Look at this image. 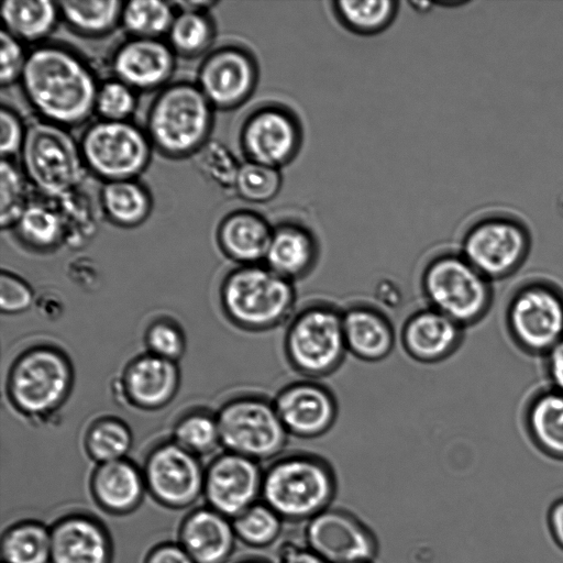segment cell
<instances>
[{"mask_svg": "<svg viewBox=\"0 0 563 563\" xmlns=\"http://www.w3.org/2000/svg\"><path fill=\"white\" fill-rule=\"evenodd\" d=\"M110 540L97 520L69 515L51 529V563H110Z\"/></svg>", "mask_w": 563, "mask_h": 563, "instance_id": "ffe728a7", "label": "cell"}, {"mask_svg": "<svg viewBox=\"0 0 563 563\" xmlns=\"http://www.w3.org/2000/svg\"><path fill=\"white\" fill-rule=\"evenodd\" d=\"M102 202L108 216L123 225L140 223L150 210L146 192L129 179L107 184L102 191Z\"/></svg>", "mask_w": 563, "mask_h": 563, "instance_id": "4dcf8cb0", "label": "cell"}, {"mask_svg": "<svg viewBox=\"0 0 563 563\" xmlns=\"http://www.w3.org/2000/svg\"><path fill=\"white\" fill-rule=\"evenodd\" d=\"M273 401L289 437L319 438L332 429L339 415L333 391L318 379L292 380L277 391Z\"/></svg>", "mask_w": 563, "mask_h": 563, "instance_id": "5bb4252c", "label": "cell"}, {"mask_svg": "<svg viewBox=\"0 0 563 563\" xmlns=\"http://www.w3.org/2000/svg\"><path fill=\"white\" fill-rule=\"evenodd\" d=\"M64 18L81 33L97 35L110 30L122 13V2L60 1L57 3Z\"/></svg>", "mask_w": 563, "mask_h": 563, "instance_id": "1f68e13d", "label": "cell"}, {"mask_svg": "<svg viewBox=\"0 0 563 563\" xmlns=\"http://www.w3.org/2000/svg\"><path fill=\"white\" fill-rule=\"evenodd\" d=\"M506 324L525 352L547 354L563 339L562 289L545 279L523 282L508 299Z\"/></svg>", "mask_w": 563, "mask_h": 563, "instance_id": "ba28073f", "label": "cell"}, {"mask_svg": "<svg viewBox=\"0 0 563 563\" xmlns=\"http://www.w3.org/2000/svg\"><path fill=\"white\" fill-rule=\"evenodd\" d=\"M525 423L533 443L550 457L563 460V394L552 387L533 395Z\"/></svg>", "mask_w": 563, "mask_h": 563, "instance_id": "83f0119b", "label": "cell"}, {"mask_svg": "<svg viewBox=\"0 0 563 563\" xmlns=\"http://www.w3.org/2000/svg\"><path fill=\"white\" fill-rule=\"evenodd\" d=\"M235 537L228 517L210 507L195 509L179 529V544L196 563H225Z\"/></svg>", "mask_w": 563, "mask_h": 563, "instance_id": "7402d4cb", "label": "cell"}, {"mask_svg": "<svg viewBox=\"0 0 563 563\" xmlns=\"http://www.w3.org/2000/svg\"><path fill=\"white\" fill-rule=\"evenodd\" d=\"M330 465L310 453L278 456L263 473L264 501L282 518L311 519L324 510L334 494Z\"/></svg>", "mask_w": 563, "mask_h": 563, "instance_id": "5b68a950", "label": "cell"}, {"mask_svg": "<svg viewBox=\"0 0 563 563\" xmlns=\"http://www.w3.org/2000/svg\"><path fill=\"white\" fill-rule=\"evenodd\" d=\"M280 180L277 168L255 162L243 164L234 179L238 192L252 202L271 200L278 192Z\"/></svg>", "mask_w": 563, "mask_h": 563, "instance_id": "ab89813d", "label": "cell"}, {"mask_svg": "<svg viewBox=\"0 0 563 563\" xmlns=\"http://www.w3.org/2000/svg\"><path fill=\"white\" fill-rule=\"evenodd\" d=\"M26 57L16 38L8 31L0 33V81L2 86L12 84L22 75Z\"/></svg>", "mask_w": 563, "mask_h": 563, "instance_id": "ee69618b", "label": "cell"}, {"mask_svg": "<svg viewBox=\"0 0 563 563\" xmlns=\"http://www.w3.org/2000/svg\"><path fill=\"white\" fill-rule=\"evenodd\" d=\"M242 143L251 162L277 168L295 156L300 131L289 112L278 107H266L247 120Z\"/></svg>", "mask_w": 563, "mask_h": 563, "instance_id": "e0dca14e", "label": "cell"}, {"mask_svg": "<svg viewBox=\"0 0 563 563\" xmlns=\"http://www.w3.org/2000/svg\"><path fill=\"white\" fill-rule=\"evenodd\" d=\"M145 487L143 474L123 459L99 464L91 478L97 504L115 515L135 509L142 501Z\"/></svg>", "mask_w": 563, "mask_h": 563, "instance_id": "d4e9b609", "label": "cell"}, {"mask_svg": "<svg viewBox=\"0 0 563 563\" xmlns=\"http://www.w3.org/2000/svg\"><path fill=\"white\" fill-rule=\"evenodd\" d=\"M177 385L175 363L154 354L134 360L124 376L126 394L135 405L144 408H157L168 402Z\"/></svg>", "mask_w": 563, "mask_h": 563, "instance_id": "484cf974", "label": "cell"}, {"mask_svg": "<svg viewBox=\"0 0 563 563\" xmlns=\"http://www.w3.org/2000/svg\"><path fill=\"white\" fill-rule=\"evenodd\" d=\"M548 525L555 543L563 550V497L551 505L548 512Z\"/></svg>", "mask_w": 563, "mask_h": 563, "instance_id": "f907efd6", "label": "cell"}, {"mask_svg": "<svg viewBox=\"0 0 563 563\" xmlns=\"http://www.w3.org/2000/svg\"><path fill=\"white\" fill-rule=\"evenodd\" d=\"M319 257L313 234L297 223L273 228L264 264L284 278L296 283L309 276Z\"/></svg>", "mask_w": 563, "mask_h": 563, "instance_id": "603a6c76", "label": "cell"}, {"mask_svg": "<svg viewBox=\"0 0 563 563\" xmlns=\"http://www.w3.org/2000/svg\"><path fill=\"white\" fill-rule=\"evenodd\" d=\"M205 474L194 453L176 442H168L151 452L143 476L158 503L186 508L203 494Z\"/></svg>", "mask_w": 563, "mask_h": 563, "instance_id": "4fadbf2b", "label": "cell"}, {"mask_svg": "<svg viewBox=\"0 0 563 563\" xmlns=\"http://www.w3.org/2000/svg\"><path fill=\"white\" fill-rule=\"evenodd\" d=\"M342 323L347 353L357 360L379 362L393 352L394 325L377 307L367 302L351 303L342 309Z\"/></svg>", "mask_w": 563, "mask_h": 563, "instance_id": "44dd1931", "label": "cell"}, {"mask_svg": "<svg viewBox=\"0 0 563 563\" xmlns=\"http://www.w3.org/2000/svg\"><path fill=\"white\" fill-rule=\"evenodd\" d=\"M420 289L428 307L463 328L481 321L493 302L492 280L460 251L433 256L420 273Z\"/></svg>", "mask_w": 563, "mask_h": 563, "instance_id": "8992f818", "label": "cell"}, {"mask_svg": "<svg viewBox=\"0 0 563 563\" xmlns=\"http://www.w3.org/2000/svg\"><path fill=\"white\" fill-rule=\"evenodd\" d=\"M134 96L120 80L102 85L97 95L96 109L108 121H123L134 109Z\"/></svg>", "mask_w": 563, "mask_h": 563, "instance_id": "b9f144b4", "label": "cell"}, {"mask_svg": "<svg viewBox=\"0 0 563 563\" xmlns=\"http://www.w3.org/2000/svg\"><path fill=\"white\" fill-rule=\"evenodd\" d=\"M147 346L151 354L176 361L184 351V336L179 329L167 321L152 324L146 334Z\"/></svg>", "mask_w": 563, "mask_h": 563, "instance_id": "7bdbcfd3", "label": "cell"}, {"mask_svg": "<svg viewBox=\"0 0 563 563\" xmlns=\"http://www.w3.org/2000/svg\"><path fill=\"white\" fill-rule=\"evenodd\" d=\"M168 32L173 46L185 55L202 52L212 37V26L207 18L191 10L184 11L174 19Z\"/></svg>", "mask_w": 563, "mask_h": 563, "instance_id": "f35d334b", "label": "cell"}, {"mask_svg": "<svg viewBox=\"0 0 563 563\" xmlns=\"http://www.w3.org/2000/svg\"><path fill=\"white\" fill-rule=\"evenodd\" d=\"M463 330L455 321L426 306L405 320L399 339L413 361L433 364L446 360L459 349Z\"/></svg>", "mask_w": 563, "mask_h": 563, "instance_id": "ac0fdd59", "label": "cell"}, {"mask_svg": "<svg viewBox=\"0 0 563 563\" xmlns=\"http://www.w3.org/2000/svg\"><path fill=\"white\" fill-rule=\"evenodd\" d=\"M532 245L531 229L517 210L493 206L465 229L461 254L489 280L505 278L526 262Z\"/></svg>", "mask_w": 563, "mask_h": 563, "instance_id": "277c9868", "label": "cell"}, {"mask_svg": "<svg viewBox=\"0 0 563 563\" xmlns=\"http://www.w3.org/2000/svg\"><path fill=\"white\" fill-rule=\"evenodd\" d=\"M280 516L266 504H253L234 518L235 536L252 547L271 544L279 534Z\"/></svg>", "mask_w": 563, "mask_h": 563, "instance_id": "d590c367", "label": "cell"}, {"mask_svg": "<svg viewBox=\"0 0 563 563\" xmlns=\"http://www.w3.org/2000/svg\"><path fill=\"white\" fill-rule=\"evenodd\" d=\"M210 124L209 100L200 89L185 84L164 90L148 117L153 142L172 155L186 154L198 147Z\"/></svg>", "mask_w": 563, "mask_h": 563, "instance_id": "9c48e42d", "label": "cell"}, {"mask_svg": "<svg viewBox=\"0 0 563 563\" xmlns=\"http://www.w3.org/2000/svg\"><path fill=\"white\" fill-rule=\"evenodd\" d=\"M70 380L67 360L53 349L37 347L15 362L10 375V394L20 410L41 415L62 402Z\"/></svg>", "mask_w": 563, "mask_h": 563, "instance_id": "8fae6325", "label": "cell"}, {"mask_svg": "<svg viewBox=\"0 0 563 563\" xmlns=\"http://www.w3.org/2000/svg\"><path fill=\"white\" fill-rule=\"evenodd\" d=\"M273 228L257 214L238 212L227 218L220 230L219 240L225 254L241 265L264 262Z\"/></svg>", "mask_w": 563, "mask_h": 563, "instance_id": "4316f807", "label": "cell"}, {"mask_svg": "<svg viewBox=\"0 0 563 563\" xmlns=\"http://www.w3.org/2000/svg\"><path fill=\"white\" fill-rule=\"evenodd\" d=\"M396 2L338 1L335 11L342 22L357 33H376L386 27L396 12Z\"/></svg>", "mask_w": 563, "mask_h": 563, "instance_id": "e575fe53", "label": "cell"}, {"mask_svg": "<svg viewBox=\"0 0 563 563\" xmlns=\"http://www.w3.org/2000/svg\"><path fill=\"white\" fill-rule=\"evenodd\" d=\"M175 442L194 454L212 451L220 443L217 418L203 412L184 417L176 426Z\"/></svg>", "mask_w": 563, "mask_h": 563, "instance_id": "74e56055", "label": "cell"}, {"mask_svg": "<svg viewBox=\"0 0 563 563\" xmlns=\"http://www.w3.org/2000/svg\"><path fill=\"white\" fill-rule=\"evenodd\" d=\"M15 224L20 236L35 247H51L62 238L60 218L42 206L25 207Z\"/></svg>", "mask_w": 563, "mask_h": 563, "instance_id": "8d00e7d4", "label": "cell"}, {"mask_svg": "<svg viewBox=\"0 0 563 563\" xmlns=\"http://www.w3.org/2000/svg\"><path fill=\"white\" fill-rule=\"evenodd\" d=\"M86 444L90 456L101 464L122 460L130 450L132 437L123 422L102 419L88 431Z\"/></svg>", "mask_w": 563, "mask_h": 563, "instance_id": "836d02e7", "label": "cell"}, {"mask_svg": "<svg viewBox=\"0 0 563 563\" xmlns=\"http://www.w3.org/2000/svg\"><path fill=\"white\" fill-rule=\"evenodd\" d=\"M26 97L55 124L85 121L93 108L98 88L86 66L57 47H41L26 56L21 75Z\"/></svg>", "mask_w": 563, "mask_h": 563, "instance_id": "6da1fadb", "label": "cell"}, {"mask_svg": "<svg viewBox=\"0 0 563 563\" xmlns=\"http://www.w3.org/2000/svg\"><path fill=\"white\" fill-rule=\"evenodd\" d=\"M547 369L552 388L563 394V339L547 353Z\"/></svg>", "mask_w": 563, "mask_h": 563, "instance_id": "c3c4849f", "label": "cell"}, {"mask_svg": "<svg viewBox=\"0 0 563 563\" xmlns=\"http://www.w3.org/2000/svg\"><path fill=\"white\" fill-rule=\"evenodd\" d=\"M145 563H196L179 543H163L155 547Z\"/></svg>", "mask_w": 563, "mask_h": 563, "instance_id": "7dc6e473", "label": "cell"}, {"mask_svg": "<svg viewBox=\"0 0 563 563\" xmlns=\"http://www.w3.org/2000/svg\"><path fill=\"white\" fill-rule=\"evenodd\" d=\"M262 482L258 462L227 452L213 460L206 471L203 495L210 508L235 518L255 504Z\"/></svg>", "mask_w": 563, "mask_h": 563, "instance_id": "9a60e30c", "label": "cell"}, {"mask_svg": "<svg viewBox=\"0 0 563 563\" xmlns=\"http://www.w3.org/2000/svg\"><path fill=\"white\" fill-rule=\"evenodd\" d=\"M241 563H264V562H260V561H244V562H241Z\"/></svg>", "mask_w": 563, "mask_h": 563, "instance_id": "816d5d0a", "label": "cell"}, {"mask_svg": "<svg viewBox=\"0 0 563 563\" xmlns=\"http://www.w3.org/2000/svg\"><path fill=\"white\" fill-rule=\"evenodd\" d=\"M23 183L16 168L5 158L0 165V223L2 228L16 223L23 210Z\"/></svg>", "mask_w": 563, "mask_h": 563, "instance_id": "60d3db41", "label": "cell"}, {"mask_svg": "<svg viewBox=\"0 0 563 563\" xmlns=\"http://www.w3.org/2000/svg\"><path fill=\"white\" fill-rule=\"evenodd\" d=\"M284 356L302 378L330 376L343 364L347 353L342 309L325 300H311L297 308L286 323Z\"/></svg>", "mask_w": 563, "mask_h": 563, "instance_id": "7a4b0ae2", "label": "cell"}, {"mask_svg": "<svg viewBox=\"0 0 563 563\" xmlns=\"http://www.w3.org/2000/svg\"><path fill=\"white\" fill-rule=\"evenodd\" d=\"M81 155L98 175L126 180L147 163L150 147L144 134L124 121H103L89 128L81 142Z\"/></svg>", "mask_w": 563, "mask_h": 563, "instance_id": "7c38bea8", "label": "cell"}, {"mask_svg": "<svg viewBox=\"0 0 563 563\" xmlns=\"http://www.w3.org/2000/svg\"><path fill=\"white\" fill-rule=\"evenodd\" d=\"M221 297L228 317L250 331L286 325L298 308L295 283L264 263L232 271L223 283Z\"/></svg>", "mask_w": 563, "mask_h": 563, "instance_id": "3957f363", "label": "cell"}, {"mask_svg": "<svg viewBox=\"0 0 563 563\" xmlns=\"http://www.w3.org/2000/svg\"><path fill=\"white\" fill-rule=\"evenodd\" d=\"M32 291L20 278L2 273L0 277V307L4 312H20L32 303Z\"/></svg>", "mask_w": 563, "mask_h": 563, "instance_id": "f6af8a7d", "label": "cell"}, {"mask_svg": "<svg viewBox=\"0 0 563 563\" xmlns=\"http://www.w3.org/2000/svg\"><path fill=\"white\" fill-rule=\"evenodd\" d=\"M256 68L249 54L238 48L213 53L200 70V90L210 103L232 108L242 103L252 92Z\"/></svg>", "mask_w": 563, "mask_h": 563, "instance_id": "d6986e66", "label": "cell"}, {"mask_svg": "<svg viewBox=\"0 0 563 563\" xmlns=\"http://www.w3.org/2000/svg\"><path fill=\"white\" fill-rule=\"evenodd\" d=\"M309 520L308 545L328 563H368L375 555L374 537L354 516L323 510Z\"/></svg>", "mask_w": 563, "mask_h": 563, "instance_id": "2e32d148", "label": "cell"}, {"mask_svg": "<svg viewBox=\"0 0 563 563\" xmlns=\"http://www.w3.org/2000/svg\"><path fill=\"white\" fill-rule=\"evenodd\" d=\"M0 151L2 158H5L22 148L25 133L18 117L5 108L0 111Z\"/></svg>", "mask_w": 563, "mask_h": 563, "instance_id": "bcb514c9", "label": "cell"}, {"mask_svg": "<svg viewBox=\"0 0 563 563\" xmlns=\"http://www.w3.org/2000/svg\"><path fill=\"white\" fill-rule=\"evenodd\" d=\"M113 68L120 81L137 89L162 85L173 69L169 48L155 38H135L117 52Z\"/></svg>", "mask_w": 563, "mask_h": 563, "instance_id": "cb8c5ba5", "label": "cell"}, {"mask_svg": "<svg viewBox=\"0 0 563 563\" xmlns=\"http://www.w3.org/2000/svg\"><path fill=\"white\" fill-rule=\"evenodd\" d=\"M278 563H328L313 550L294 544H286L280 549Z\"/></svg>", "mask_w": 563, "mask_h": 563, "instance_id": "681fc988", "label": "cell"}, {"mask_svg": "<svg viewBox=\"0 0 563 563\" xmlns=\"http://www.w3.org/2000/svg\"><path fill=\"white\" fill-rule=\"evenodd\" d=\"M121 16L125 29L137 38H155L169 31L174 21L170 7L156 0L130 1Z\"/></svg>", "mask_w": 563, "mask_h": 563, "instance_id": "d6a6232c", "label": "cell"}, {"mask_svg": "<svg viewBox=\"0 0 563 563\" xmlns=\"http://www.w3.org/2000/svg\"><path fill=\"white\" fill-rule=\"evenodd\" d=\"M3 563H51V530L34 521L16 523L1 539Z\"/></svg>", "mask_w": 563, "mask_h": 563, "instance_id": "f546056e", "label": "cell"}, {"mask_svg": "<svg viewBox=\"0 0 563 563\" xmlns=\"http://www.w3.org/2000/svg\"><path fill=\"white\" fill-rule=\"evenodd\" d=\"M1 15L15 38L35 41L51 32L57 9L47 0H8L2 3Z\"/></svg>", "mask_w": 563, "mask_h": 563, "instance_id": "f1b7e54d", "label": "cell"}, {"mask_svg": "<svg viewBox=\"0 0 563 563\" xmlns=\"http://www.w3.org/2000/svg\"><path fill=\"white\" fill-rule=\"evenodd\" d=\"M22 157L29 178L52 196L69 192L82 177L81 153L55 123H35L25 132Z\"/></svg>", "mask_w": 563, "mask_h": 563, "instance_id": "30bf717a", "label": "cell"}, {"mask_svg": "<svg viewBox=\"0 0 563 563\" xmlns=\"http://www.w3.org/2000/svg\"><path fill=\"white\" fill-rule=\"evenodd\" d=\"M217 421L220 443L228 452L256 462L277 459L288 442L273 398L266 396L247 395L229 401Z\"/></svg>", "mask_w": 563, "mask_h": 563, "instance_id": "52a82bcc", "label": "cell"}]
</instances>
